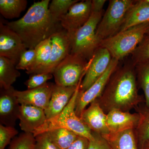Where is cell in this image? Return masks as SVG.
Masks as SVG:
<instances>
[{"mask_svg": "<svg viewBox=\"0 0 149 149\" xmlns=\"http://www.w3.org/2000/svg\"><path fill=\"white\" fill-rule=\"evenodd\" d=\"M103 15V11L92 13L83 26L72 33H68L70 40V54L80 56L88 61L92 58L100 45L101 41L96 36V31Z\"/></svg>", "mask_w": 149, "mask_h": 149, "instance_id": "3", "label": "cell"}, {"mask_svg": "<svg viewBox=\"0 0 149 149\" xmlns=\"http://www.w3.org/2000/svg\"><path fill=\"white\" fill-rule=\"evenodd\" d=\"M146 35H149V26L147 30Z\"/></svg>", "mask_w": 149, "mask_h": 149, "instance_id": "38", "label": "cell"}, {"mask_svg": "<svg viewBox=\"0 0 149 149\" xmlns=\"http://www.w3.org/2000/svg\"><path fill=\"white\" fill-rule=\"evenodd\" d=\"M53 77V74L50 73L32 74L24 84L27 90H31L44 85Z\"/></svg>", "mask_w": 149, "mask_h": 149, "instance_id": "30", "label": "cell"}, {"mask_svg": "<svg viewBox=\"0 0 149 149\" xmlns=\"http://www.w3.org/2000/svg\"><path fill=\"white\" fill-rule=\"evenodd\" d=\"M77 86L64 87L55 84L49 102L45 110L47 119L55 117L63 110L72 98Z\"/></svg>", "mask_w": 149, "mask_h": 149, "instance_id": "17", "label": "cell"}, {"mask_svg": "<svg viewBox=\"0 0 149 149\" xmlns=\"http://www.w3.org/2000/svg\"><path fill=\"white\" fill-rule=\"evenodd\" d=\"M77 0H52L49 5V9L55 21L60 22V19L65 15Z\"/></svg>", "mask_w": 149, "mask_h": 149, "instance_id": "27", "label": "cell"}, {"mask_svg": "<svg viewBox=\"0 0 149 149\" xmlns=\"http://www.w3.org/2000/svg\"><path fill=\"white\" fill-rule=\"evenodd\" d=\"M140 118L138 112L131 113L130 112L113 110L107 114V125L110 133L135 130L139 124Z\"/></svg>", "mask_w": 149, "mask_h": 149, "instance_id": "16", "label": "cell"}, {"mask_svg": "<svg viewBox=\"0 0 149 149\" xmlns=\"http://www.w3.org/2000/svg\"><path fill=\"white\" fill-rule=\"evenodd\" d=\"M52 48L51 37L43 40L35 48L36 56L35 61L29 69L26 70L28 74H38L49 61Z\"/></svg>", "mask_w": 149, "mask_h": 149, "instance_id": "21", "label": "cell"}, {"mask_svg": "<svg viewBox=\"0 0 149 149\" xmlns=\"http://www.w3.org/2000/svg\"><path fill=\"white\" fill-rule=\"evenodd\" d=\"M89 64L82 57L69 54L52 73L55 84L64 87H77L85 76Z\"/></svg>", "mask_w": 149, "mask_h": 149, "instance_id": "7", "label": "cell"}, {"mask_svg": "<svg viewBox=\"0 0 149 149\" xmlns=\"http://www.w3.org/2000/svg\"><path fill=\"white\" fill-rule=\"evenodd\" d=\"M106 1L105 0H92L91 3L92 13L103 11V7Z\"/></svg>", "mask_w": 149, "mask_h": 149, "instance_id": "36", "label": "cell"}, {"mask_svg": "<svg viewBox=\"0 0 149 149\" xmlns=\"http://www.w3.org/2000/svg\"><path fill=\"white\" fill-rule=\"evenodd\" d=\"M145 1H146V2L147 3H149V0H145Z\"/></svg>", "mask_w": 149, "mask_h": 149, "instance_id": "39", "label": "cell"}, {"mask_svg": "<svg viewBox=\"0 0 149 149\" xmlns=\"http://www.w3.org/2000/svg\"><path fill=\"white\" fill-rule=\"evenodd\" d=\"M51 141L59 149H67L77 139L78 136L72 131L58 128L46 132Z\"/></svg>", "mask_w": 149, "mask_h": 149, "instance_id": "24", "label": "cell"}, {"mask_svg": "<svg viewBox=\"0 0 149 149\" xmlns=\"http://www.w3.org/2000/svg\"><path fill=\"white\" fill-rule=\"evenodd\" d=\"M102 136L111 149H139L133 129L119 133H109Z\"/></svg>", "mask_w": 149, "mask_h": 149, "instance_id": "20", "label": "cell"}, {"mask_svg": "<svg viewBox=\"0 0 149 149\" xmlns=\"http://www.w3.org/2000/svg\"><path fill=\"white\" fill-rule=\"evenodd\" d=\"M138 86L144 93L145 106L149 107V60L135 65Z\"/></svg>", "mask_w": 149, "mask_h": 149, "instance_id": "26", "label": "cell"}, {"mask_svg": "<svg viewBox=\"0 0 149 149\" xmlns=\"http://www.w3.org/2000/svg\"><path fill=\"white\" fill-rule=\"evenodd\" d=\"M149 60V35H146L141 43L131 54L133 65Z\"/></svg>", "mask_w": 149, "mask_h": 149, "instance_id": "29", "label": "cell"}, {"mask_svg": "<svg viewBox=\"0 0 149 149\" xmlns=\"http://www.w3.org/2000/svg\"><path fill=\"white\" fill-rule=\"evenodd\" d=\"M90 141L89 139L78 136L77 139L67 149H88Z\"/></svg>", "mask_w": 149, "mask_h": 149, "instance_id": "35", "label": "cell"}, {"mask_svg": "<svg viewBox=\"0 0 149 149\" xmlns=\"http://www.w3.org/2000/svg\"><path fill=\"white\" fill-rule=\"evenodd\" d=\"M96 100L106 114L113 110L130 112L145 102L139 94L136 68L131 61L118 67Z\"/></svg>", "mask_w": 149, "mask_h": 149, "instance_id": "1", "label": "cell"}, {"mask_svg": "<svg viewBox=\"0 0 149 149\" xmlns=\"http://www.w3.org/2000/svg\"><path fill=\"white\" fill-rule=\"evenodd\" d=\"M50 1L35 2L23 17L6 23L20 37L27 49H35L43 40L63 29L60 22L55 21L50 13Z\"/></svg>", "mask_w": 149, "mask_h": 149, "instance_id": "2", "label": "cell"}, {"mask_svg": "<svg viewBox=\"0 0 149 149\" xmlns=\"http://www.w3.org/2000/svg\"><path fill=\"white\" fill-rule=\"evenodd\" d=\"M15 127L0 125V149H5L10 143L11 140L18 134Z\"/></svg>", "mask_w": 149, "mask_h": 149, "instance_id": "31", "label": "cell"}, {"mask_svg": "<svg viewBox=\"0 0 149 149\" xmlns=\"http://www.w3.org/2000/svg\"><path fill=\"white\" fill-rule=\"evenodd\" d=\"M27 0H0V13L4 18H17L27 7Z\"/></svg>", "mask_w": 149, "mask_h": 149, "instance_id": "25", "label": "cell"}, {"mask_svg": "<svg viewBox=\"0 0 149 149\" xmlns=\"http://www.w3.org/2000/svg\"><path fill=\"white\" fill-rule=\"evenodd\" d=\"M13 86L8 89L1 88L0 121L5 126L15 127L18 119L20 105L15 95Z\"/></svg>", "mask_w": 149, "mask_h": 149, "instance_id": "14", "label": "cell"}, {"mask_svg": "<svg viewBox=\"0 0 149 149\" xmlns=\"http://www.w3.org/2000/svg\"><path fill=\"white\" fill-rule=\"evenodd\" d=\"M91 3V0L77 2L61 17V24L68 33L76 31L89 20L92 14Z\"/></svg>", "mask_w": 149, "mask_h": 149, "instance_id": "12", "label": "cell"}, {"mask_svg": "<svg viewBox=\"0 0 149 149\" xmlns=\"http://www.w3.org/2000/svg\"><path fill=\"white\" fill-rule=\"evenodd\" d=\"M141 149H149V142L144 144Z\"/></svg>", "mask_w": 149, "mask_h": 149, "instance_id": "37", "label": "cell"}, {"mask_svg": "<svg viewBox=\"0 0 149 149\" xmlns=\"http://www.w3.org/2000/svg\"><path fill=\"white\" fill-rule=\"evenodd\" d=\"M136 1L111 0L107 10L102 17L96 31L99 40L112 37L120 31L126 14Z\"/></svg>", "mask_w": 149, "mask_h": 149, "instance_id": "6", "label": "cell"}, {"mask_svg": "<svg viewBox=\"0 0 149 149\" xmlns=\"http://www.w3.org/2000/svg\"><path fill=\"white\" fill-rule=\"evenodd\" d=\"M36 52L35 49H28L23 52L16 65L17 70H28L32 66L35 61Z\"/></svg>", "mask_w": 149, "mask_h": 149, "instance_id": "32", "label": "cell"}, {"mask_svg": "<svg viewBox=\"0 0 149 149\" xmlns=\"http://www.w3.org/2000/svg\"><path fill=\"white\" fill-rule=\"evenodd\" d=\"M119 61L112 58L107 69L90 88L84 92L79 90L75 102V112L80 117L82 113L91 103L98 98L104 91L112 74L118 66Z\"/></svg>", "mask_w": 149, "mask_h": 149, "instance_id": "8", "label": "cell"}, {"mask_svg": "<svg viewBox=\"0 0 149 149\" xmlns=\"http://www.w3.org/2000/svg\"><path fill=\"white\" fill-rule=\"evenodd\" d=\"M47 83L38 88L24 91L15 90L14 94L20 105L32 106L42 109L47 108L50 100L54 85Z\"/></svg>", "mask_w": 149, "mask_h": 149, "instance_id": "13", "label": "cell"}, {"mask_svg": "<svg viewBox=\"0 0 149 149\" xmlns=\"http://www.w3.org/2000/svg\"><path fill=\"white\" fill-rule=\"evenodd\" d=\"M36 139L34 135L24 132L11 141L8 149H34Z\"/></svg>", "mask_w": 149, "mask_h": 149, "instance_id": "28", "label": "cell"}, {"mask_svg": "<svg viewBox=\"0 0 149 149\" xmlns=\"http://www.w3.org/2000/svg\"><path fill=\"white\" fill-rule=\"evenodd\" d=\"M135 109L140 116L139 124L134 132L139 149H141L144 144L149 142V107L140 105Z\"/></svg>", "mask_w": 149, "mask_h": 149, "instance_id": "23", "label": "cell"}, {"mask_svg": "<svg viewBox=\"0 0 149 149\" xmlns=\"http://www.w3.org/2000/svg\"><path fill=\"white\" fill-rule=\"evenodd\" d=\"M80 118L92 132L102 136L110 133L107 125V114L96 100L83 111Z\"/></svg>", "mask_w": 149, "mask_h": 149, "instance_id": "15", "label": "cell"}, {"mask_svg": "<svg viewBox=\"0 0 149 149\" xmlns=\"http://www.w3.org/2000/svg\"><path fill=\"white\" fill-rule=\"evenodd\" d=\"M18 119L21 130L32 134L47 120L44 109L24 105H20Z\"/></svg>", "mask_w": 149, "mask_h": 149, "instance_id": "18", "label": "cell"}, {"mask_svg": "<svg viewBox=\"0 0 149 149\" xmlns=\"http://www.w3.org/2000/svg\"><path fill=\"white\" fill-rule=\"evenodd\" d=\"M93 138L89 140L88 149H111L107 141L101 135L92 132Z\"/></svg>", "mask_w": 149, "mask_h": 149, "instance_id": "34", "label": "cell"}, {"mask_svg": "<svg viewBox=\"0 0 149 149\" xmlns=\"http://www.w3.org/2000/svg\"><path fill=\"white\" fill-rule=\"evenodd\" d=\"M149 23L140 24L118 32L102 40L100 47L105 48L112 58L120 61L131 54L146 35Z\"/></svg>", "mask_w": 149, "mask_h": 149, "instance_id": "5", "label": "cell"}, {"mask_svg": "<svg viewBox=\"0 0 149 149\" xmlns=\"http://www.w3.org/2000/svg\"><path fill=\"white\" fill-rule=\"evenodd\" d=\"M27 49L19 35L1 19L0 56L9 59L16 65L22 54Z\"/></svg>", "mask_w": 149, "mask_h": 149, "instance_id": "9", "label": "cell"}, {"mask_svg": "<svg viewBox=\"0 0 149 149\" xmlns=\"http://www.w3.org/2000/svg\"><path fill=\"white\" fill-rule=\"evenodd\" d=\"M147 23H149V3L145 0L136 1L128 11L119 32Z\"/></svg>", "mask_w": 149, "mask_h": 149, "instance_id": "19", "label": "cell"}, {"mask_svg": "<svg viewBox=\"0 0 149 149\" xmlns=\"http://www.w3.org/2000/svg\"><path fill=\"white\" fill-rule=\"evenodd\" d=\"M51 38L50 58L46 66L39 73L52 74L57 66L70 53V40L66 30L63 28L52 35Z\"/></svg>", "mask_w": 149, "mask_h": 149, "instance_id": "11", "label": "cell"}, {"mask_svg": "<svg viewBox=\"0 0 149 149\" xmlns=\"http://www.w3.org/2000/svg\"><path fill=\"white\" fill-rule=\"evenodd\" d=\"M81 80L70 101L63 110L55 117L47 119L45 123L33 133L35 137L50 130L64 128L72 131L77 136L85 137L91 140L93 138L91 130L83 123L81 118L75 112V102L80 90Z\"/></svg>", "mask_w": 149, "mask_h": 149, "instance_id": "4", "label": "cell"}, {"mask_svg": "<svg viewBox=\"0 0 149 149\" xmlns=\"http://www.w3.org/2000/svg\"><path fill=\"white\" fill-rule=\"evenodd\" d=\"M35 139L36 144L34 149H59L51 141L47 133L37 135Z\"/></svg>", "mask_w": 149, "mask_h": 149, "instance_id": "33", "label": "cell"}, {"mask_svg": "<svg viewBox=\"0 0 149 149\" xmlns=\"http://www.w3.org/2000/svg\"><path fill=\"white\" fill-rule=\"evenodd\" d=\"M20 73L10 60L0 56V87L8 89L12 86Z\"/></svg>", "mask_w": 149, "mask_h": 149, "instance_id": "22", "label": "cell"}, {"mask_svg": "<svg viewBox=\"0 0 149 149\" xmlns=\"http://www.w3.org/2000/svg\"><path fill=\"white\" fill-rule=\"evenodd\" d=\"M112 57L105 48L100 47L89 61V67L80 84V91L88 90L104 74L109 66Z\"/></svg>", "mask_w": 149, "mask_h": 149, "instance_id": "10", "label": "cell"}]
</instances>
